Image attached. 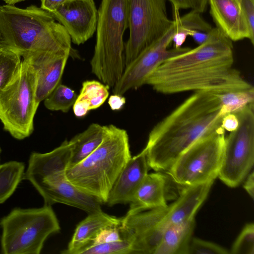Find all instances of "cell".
Here are the masks:
<instances>
[{
	"instance_id": "1",
	"label": "cell",
	"mask_w": 254,
	"mask_h": 254,
	"mask_svg": "<svg viewBox=\"0 0 254 254\" xmlns=\"http://www.w3.org/2000/svg\"><path fill=\"white\" fill-rule=\"evenodd\" d=\"M233 64L232 41L214 28L206 42L165 61L145 84L164 94L191 91L221 94L254 88Z\"/></svg>"
},
{
	"instance_id": "2",
	"label": "cell",
	"mask_w": 254,
	"mask_h": 254,
	"mask_svg": "<svg viewBox=\"0 0 254 254\" xmlns=\"http://www.w3.org/2000/svg\"><path fill=\"white\" fill-rule=\"evenodd\" d=\"M223 117L217 94L195 92L150 131L143 149L149 168L167 172L195 142L222 128Z\"/></svg>"
},
{
	"instance_id": "3",
	"label": "cell",
	"mask_w": 254,
	"mask_h": 254,
	"mask_svg": "<svg viewBox=\"0 0 254 254\" xmlns=\"http://www.w3.org/2000/svg\"><path fill=\"white\" fill-rule=\"evenodd\" d=\"M71 38L52 14L35 5H0V46L23 59L43 53L76 56Z\"/></svg>"
},
{
	"instance_id": "4",
	"label": "cell",
	"mask_w": 254,
	"mask_h": 254,
	"mask_svg": "<svg viewBox=\"0 0 254 254\" xmlns=\"http://www.w3.org/2000/svg\"><path fill=\"white\" fill-rule=\"evenodd\" d=\"M131 157L127 131L108 125L100 145L80 162L69 166L65 176L76 187L106 203L114 182Z\"/></svg>"
},
{
	"instance_id": "5",
	"label": "cell",
	"mask_w": 254,
	"mask_h": 254,
	"mask_svg": "<svg viewBox=\"0 0 254 254\" xmlns=\"http://www.w3.org/2000/svg\"><path fill=\"white\" fill-rule=\"evenodd\" d=\"M129 0H102L98 10L96 44L90 62L92 73L114 87L125 64L124 34L128 28Z\"/></svg>"
},
{
	"instance_id": "6",
	"label": "cell",
	"mask_w": 254,
	"mask_h": 254,
	"mask_svg": "<svg viewBox=\"0 0 254 254\" xmlns=\"http://www.w3.org/2000/svg\"><path fill=\"white\" fill-rule=\"evenodd\" d=\"M1 248L4 254H39L47 238L60 226L51 205L15 208L0 221Z\"/></svg>"
},
{
	"instance_id": "7",
	"label": "cell",
	"mask_w": 254,
	"mask_h": 254,
	"mask_svg": "<svg viewBox=\"0 0 254 254\" xmlns=\"http://www.w3.org/2000/svg\"><path fill=\"white\" fill-rule=\"evenodd\" d=\"M36 75L33 66L23 60L9 83L0 91V120L13 137L22 139L33 130L39 104L36 100Z\"/></svg>"
},
{
	"instance_id": "8",
	"label": "cell",
	"mask_w": 254,
	"mask_h": 254,
	"mask_svg": "<svg viewBox=\"0 0 254 254\" xmlns=\"http://www.w3.org/2000/svg\"><path fill=\"white\" fill-rule=\"evenodd\" d=\"M225 131L221 128L195 142L166 172L168 175L185 187L214 181L222 163Z\"/></svg>"
},
{
	"instance_id": "9",
	"label": "cell",
	"mask_w": 254,
	"mask_h": 254,
	"mask_svg": "<svg viewBox=\"0 0 254 254\" xmlns=\"http://www.w3.org/2000/svg\"><path fill=\"white\" fill-rule=\"evenodd\" d=\"M234 114L237 128L225 138L223 158L218 177L228 187L239 186L254 163V103Z\"/></svg>"
},
{
	"instance_id": "10",
	"label": "cell",
	"mask_w": 254,
	"mask_h": 254,
	"mask_svg": "<svg viewBox=\"0 0 254 254\" xmlns=\"http://www.w3.org/2000/svg\"><path fill=\"white\" fill-rule=\"evenodd\" d=\"M166 0H129V35L124 49L125 67L173 25Z\"/></svg>"
},
{
	"instance_id": "11",
	"label": "cell",
	"mask_w": 254,
	"mask_h": 254,
	"mask_svg": "<svg viewBox=\"0 0 254 254\" xmlns=\"http://www.w3.org/2000/svg\"><path fill=\"white\" fill-rule=\"evenodd\" d=\"M177 29L176 22L160 38L144 50L125 67L123 74L113 87V93L123 95L131 89L145 84L147 78L166 60L185 53L190 49L181 47L169 50Z\"/></svg>"
},
{
	"instance_id": "12",
	"label": "cell",
	"mask_w": 254,
	"mask_h": 254,
	"mask_svg": "<svg viewBox=\"0 0 254 254\" xmlns=\"http://www.w3.org/2000/svg\"><path fill=\"white\" fill-rule=\"evenodd\" d=\"M52 14L75 45L84 44L96 31L98 10L94 0H66Z\"/></svg>"
},
{
	"instance_id": "13",
	"label": "cell",
	"mask_w": 254,
	"mask_h": 254,
	"mask_svg": "<svg viewBox=\"0 0 254 254\" xmlns=\"http://www.w3.org/2000/svg\"><path fill=\"white\" fill-rule=\"evenodd\" d=\"M72 148L70 140H65L59 147L49 152L32 153L24 178L33 185L65 177V171L70 165Z\"/></svg>"
},
{
	"instance_id": "14",
	"label": "cell",
	"mask_w": 254,
	"mask_h": 254,
	"mask_svg": "<svg viewBox=\"0 0 254 254\" xmlns=\"http://www.w3.org/2000/svg\"><path fill=\"white\" fill-rule=\"evenodd\" d=\"M69 53H43L23 58L34 67L36 75V100H45L59 84Z\"/></svg>"
},
{
	"instance_id": "15",
	"label": "cell",
	"mask_w": 254,
	"mask_h": 254,
	"mask_svg": "<svg viewBox=\"0 0 254 254\" xmlns=\"http://www.w3.org/2000/svg\"><path fill=\"white\" fill-rule=\"evenodd\" d=\"M149 169L146 153L143 149L126 164L114 182L106 203L110 206L129 203Z\"/></svg>"
},
{
	"instance_id": "16",
	"label": "cell",
	"mask_w": 254,
	"mask_h": 254,
	"mask_svg": "<svg viewBox=\"0 0 254 254\" xmlns=\"http://www.w3.org/2000/svg\"><path fill=\"white\" fill-rule=\"evenodd\" d=\"M46 204L63 203L81 209L88 213L102 210L100 200L77 188L67 179L35 188Z\"/></svg>"
},
{
	"instance_id": "17",
	"label": "cell",
	"mask_w": 254,
	"mask_h": 254,
	"mask_svg": "<svg viewBox=\"0 0 254 254\" xmlns=\"http://www.w3.org/2000/svg\"><path fill=\"white\" fill-rule=\"evenodd\" d=\"M216 27L231 41L245 38L253 45L249 28L237 0H208Z\"/></svg>"
},
{
	"instance_id": "18",
	"label": "cell",
	"mask_w": 254,
	"mask_h": 254,
	"mask_svg": "<svg viewBox=\"0 0 254 254\" xmlns=\"http://www.w3.org/2000/svg\"><path fill=\"white\" fill-rule=\"evenodd\" d=\"M213 182L186 186L179 197L168 206L162 222L169 226L194 219L196 211L206 199Z\"/></svg>"
},
{
	"instance_id": "19",
	"label": "cell",
	"mask_w": 254,
	"mask_h": 254,
	"mask_svg": "<svg viewBox=\"0 0 254 254\" xmlns=\"http://www.w3.org/2000/svg\"><path fill=\"white\" fill-rule=\"evenodd\" d=\"M167 176L160 172L148 174L135 191L126 214L148 209L166 207Z\"/></svg>"
},
{
	"instance_id": "20",
	"label": "cell",
	"mask_w": 254,
	"mask_h": 254,
	"mask_svg": "<svg viewBox=\"0 0 254 254\" xmlns=\"http://www.w3.org/2000/svg\"><path fill=\"white\" fill-rule=\"evenodd\" d=\"M122 218L110 215L102 210L89 214L76 226L73 235L63 254H76L87 246L101 230L109 226L119 225Z\"/></svg>"
},
{
	"instance_id": "21",
	"label": "cell",
	"mask_w": 254,
	"mask_h": 254,
	"mask_svg": "<svg viewBox=\"0 0 254 254\" xmlns=\"http://www.w3.org/2000/svg\"><path fill=\"white\" fill-rule=\"evenodd\" d=\"M194 225V219L169 225L153 254H187Z\"/></svg>"
},
{
	"instance_id": "22",
	"label": "cell",
	"mask_w": 254,
	"mask_h": 254,
	"mask_svg": "<svg viewBox=\"0 0 254 254\" xmlns=\"http://www.w3.org/2000/svg\"><path fill=\"white\" fill-rule=\"evenodd\" d=\"M106 131L107 126L93 123L72 137L70 140L72 148L69 166L79 163L92 153L102 142Z\"/></svg>"
},
{
	"instance_id": "23",
	"label": "cell",
	"mask_w": 254,
	"mask_h": 254,
	"mask_svg": "<svg viewBox=\"0 0 254 254\" xmlns=\"http://www.w3.org/2000/svg\"><path fill=\"white\" fill-rule=\"evenodd\" d=\"M24 165L15 161L0 164V204L14 192L24 174Z\"/></svg>"
},
{
	"instance_id": "24",
	"label": "cell",
	"mask_w": 254,
	"mask_h": 254,
	"mask_svg": "<svg viewBox=\"0 0 254 254\" xmlns=\"http://www.w3.org/2000/svg\"><path fill=\"white\" fill-rule=\"evenodd\" d=\"M109 88L108 86L97 80L84 81L76 100L85 103L90 111L96 109L102 105L108 97Z\"/></svg>"
},
{
	"instance_id": "25",
	"label": "cell",
	"mask_w": 254,
	"mask_h": 254,
	"mask_svg": "<svg viewBox=\"0 0 254 254\" xmlns=\"http://www.w3.org/2000/svg\"><path fill=\"white\" fill-rule=\"evenodd\" d=\"M217 94L220 99L221 113L223 116L229 113H234L254 103V88Z\"/></svg>"
},
{
	"instance_id": "26",
	"label": "cell",
	"mask_w": 254,
	"mask_h": 254,
	"mask_svg": "<svg viewBox=\"0 0 254 254\" xmlns=\"http://www.w3.org/2000/svg\"><path fill=\"white\" fill-rule=\"evenodd\" d=\"M77 94L70 88L58 84L52 92L44 100V105L51 111H60L67 113L73 106Z\"/></svg>"
},
{
	"instance_id": "27",
	"label": "cell",
	"mask_w": 254,
	"mask_h": 254,
	"mask_svg": "<svg viewBox=\"0 0 254 254\" xmlns=\"http://www.w3.org/2000/svg\"><path fill=\"white\" fill-rule=\"evenodd\" d=\"M21 61L18 54L0 46V91L13 78Z\"/></svg>"
},
{
	"instance_id": "28",
	"label": "cell",
	"mask_w": 254,
	"mask_h": 254,
	"mask_svg": "<svg viewBox=\"0 0 254 254\" xmlns=\"http://www.w3.org/2000/svg\"><path fill=\"white\" fill-rule=\"evenodd\" d=\"M132 252L131 242L128 239H124L90 245L78 251L76 254H127Z\"/></svg>"
},
{
	"instance_id": "29",
	"label": "cell",
	"mask_w": 254,
	"mask_h": 254,
	"mask_svg": "<svg viewBox=\"0 0 254 254\" xmlns=\"http://www.w3.org/2000/svg\"><path fill=\"white\" fill-rule=\"evenodd\" d=\"M174 20L177 25L176 31L187 36L189 30L208 32L212 29L211 26L201 18L200 13L193 10L182 17L179 13L174 14Z\"/></svg>"
},
{
	"instance_id": "30",
	"label": "cell",
	"mask_w": 254,
	"mask_h": 254,
	"mask_svg": "<svg viewBox=\"0 0 254 254\" xmlns=\"http://www.w3.org/2000/svg\"><path fill=\"white\" fill-rule=\"evenodd\" d=\"M229 253L254 254V224L247 223L235 240Z\"/></svg>"
},
{
	"instance_id": "31",
	"label": "cell",
	"mask_w": 254,
	"mask_h": 254,
	"mask_svg": "<svg viewBox=\"0 0 254 254\" xmlns=\"http://www.w3.org/2000/svg\"><path fill=\"white\" fill-rule=\"evenodd\" d=\"M229 254V252L223 247L198 238L191 239L187 251V254Z\"/></svg>"
},
{
	"instance_id": "32",
	"label": "cell",
	"mask_w": 254,
	"mask_h": 254,
	"mask_svg": "<svg viewBox=\"0 0 254 254\" xmlns=\"http://www.w3.org/2000/svg\"><path fill=\"white\" fill-rule=\"evenodd\" d=\"M249 28L254 44V0H237Z\"/></svg>"
},
{
	"instance_id": "33",
	"label": "cell",
	"mask_w": 254,
	"mask_h": 254,
	"mask_svg": "<svg viewBox=\"0 0 254 254\" xmlns=\"http://www.w3.org/2000/svg\"><path fill=\"white\" fill-rule=\"evenodd\" d=\"M239 126V120L234 113H229L223 116L221 127L225 130L231 132L236 130Z\"/></svg>"
},
{
	"instance_id": "34",
	"label": "cell",
	"mask_w": 254,
	"mask_h": 254,
	"mask_svg": "<svg viewBox=\"0 0 254 254\" xmlns=\"http://www.w3.org/2000/svg\"><path fill=\"white\" fill-rule=\"evenodd\" d=\"M213 28L208 32H202L197 30H189L188 36L192 37L193 40L198 44L200 45L206 42L212 36Z\"/></svg>"
},
{
	"instance_id": "35",
	"label": "cell",
	"mask_w": 254,
	"mask_h": 254,
	"mask_svg": "<svg viewBox=\"0 0 254 254\" xmlns=\"http://www.w3.org/2000/svg\"><path fill=\"white\" fill-rule=\"evenodd\" d=\"M126 102L125 97L122 95L114 94L109 97L108 103L112 110L118 111L122 109Z\"/></svg>"
},
{
	"instance_id": "36",
	"label": "cell",
	"mask_w": 254,
	"mask_h": 254,
	"mask_svg": "<svg viewBox=\"0 0 254 254\" xmlns=\"http://www.w3.org/2000/svg\"><path fill=\"white\" fill-rule=\"evenodd\" d=\"M41 8L50 13L53 12L66 0H40Z\"/></svg>"
},
{
	"instance_id": "37",
	"label": "cell",
	"mask_w": 254,
	"mask_h": 254,
	"mask_svg": "<svg viewBox=\"0 0 254 254\" xmlns=\"http://www.w3.org/2000/svg\"><path fill=\"white\" fill-rule=\"evenodd\" d=\"M172 4L173 13H179L181 9L192 8L191 0H168Z\"/></svg>"
},
{
	"instance_id": "38",
	"label": "cell",
	"mask_w": 254,
	"mask_h": 254,
	"mask_svg": "<svg viewBox=\"0 0 254 254\" xmlns=\"http://www.w3.org/2000/svg\"><path fill=\"white\" fill-rule=\"evenodd\" d=\"M246 179L243 185L245 190L252 199L254 197V173L252 171L246 177Z\"/></svg>"
},
{
	"instance_id": "39",
	"label": "cell",
	"mask_w": 254,
	"mask_h": 254,
	"mask_svg": "<svg viewBox=\"0 0 254 254\" xmlns=\"http://www.w3.org/2000/svg\"><path fill=\"white\" fill-rule=\"evenodd\" d=\"M192 9L200 13L203 12L208 3V0H191Z\"/></svg>"
},
{
	"instance_id": "40",
	"label": "cell",
	"mask_w": 254,
	"mask_h": 254,
	"mask_svg": "<svg viewBox=\"0 0 254 254\" xmlns=\"http://www.w3.org/2000/svg\"><path fill=\"white\" fill-rule=\"evenodd\" d=\"M5 2L6 4H14L16 3L25 1L26 0H2Z\"/></svg>"
},
{
	"instance_id": "41",
	"label": "cell",
	"mask_w": 254,
	"mask_h": 254,
	"mask_svg": "<svg viewBox=\"0 0 254 254\" xmlns=\"http://www.w3.org/2000/svg\"></svg>"
}]
</instances>
